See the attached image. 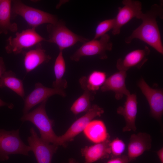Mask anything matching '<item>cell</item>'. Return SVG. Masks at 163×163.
Listing matches in <instances>:
<instances>
[{"mask_svg": "<svg viewBox=\"0 0 163 163\" xmlns=\"http://www.w3.org/2000/svg\"><path fill=\"white\" fill-rule=\"evenodd\" d=\"M158 17L161 19L163 18V3L161 1L160 5L155 4L149 10L145 13L142 12L140 14L138 19L142 20V24L125 38V43L129 44L133 39H138L163 55V46L156 21Z\"/></svg>", "mask_w": 163, "mask_h": 163, "instance_id": "6da1fadb", "label": "cell"}, {"mask_svg": "<svg viewBox=\"0 0 163 163\" xmlns=\"http://www.w3.org/2000/svg\"><path fill=\"white\" fill-rule=\"evenodd\" d=\"M47 101L46 100L42 102L33 111L24 114L21 120L23 122L30 121L36 126L43 141L59 146L58 136L55 134L53 128L54 121L49 117L46 112L45 106Z\"/></svg>", "mask_w": 163, "mask_h": 163, "instance_id": "7a4b0ae2", "label": "cell"}, {"mask_svg": "<svg viewBox=\"0 0 163 163\" xmlns=\"http://www.w3.org/2000/svg\"><path fill=\"white\" fill-rule=\"evenodd\" d=\"M49 34V39L46 41L56 44L59 50L71 47L78 42L84 43L89 40L77 35L66 26L65 22L58 20L52 24H48L46 26Z\"/></svg>", "mask_w": 163, "mask_h": 163, "instance_id": "3957f363", "label": "cell"}, {"mask_svg": "<svg viewBox=\"0 0 163 163\" xmlns=\"http://www.w3.org/2000/svg\"><path fill=\"white\" fill-rule=\"evenodd\" d=\"M31 148L25 144L19 135V129L7 131L0 129V161H7L12 154L29 155Z\"/></svg>", "mask_w": 163, "mask_h": 163, "instance_id": "277c9868", "label": "cell"}, {"mask_svg": "<svg viewBox=\"0 0 163 163\" xmlns=\"http://www.w3.org/2000/svg\"><path fill=\"white\" fill-rule=\"evenodd\" d=\"M11 15L22 17L32 27L36 28L44 24H52L58 20L54 15L27 5L19 0L13 1Z\"/></svg>", "mask_w": 163, "mask_h": 163, "instance_id": "5b68a950", "label": "cell"}, {"mask_svg": "<svg viewBox=\"0 0 163 163\" xmlns=\"http://www.w3.org/2000/svg\"><path fill=\"white\" fill-rule=\"evenodd\" d=\"M36 28L32 27L18 32L14 37L11 36L7 40L5 49L8 53H21L24 50L29 49L46 40L39 34Z\"/></svg>", "mask_w": 163, "mask_h": 163, "instance_id": "8992f818", "label": "cell"}, {"mask_svg": "<svg viewBox=\"0 0 163 163\" xmlns=\"http://www.w3.org/2000/svg\"><path fill=\"white\" fill-rule=\"evenodd\" d=\"M113 44L110 37L106 34L100 37L99 40L93 39L84 43L70 57L73 61L78 62L84 56L97 55L100 59H107V51L112 50Z\"/></svg>", "mask_w": 163, "mask_h": 163, "instance_id": "52a82bcc", "label": "cell"}, {"mask_svg": "<svg viewBox=\"0 0 163 163\" xmlns=\"http://www.w3.org/2000/svg\"><path fill=\"white\" fill-rule=\"evenodd\" d=\"M104 113V109L98 105L94 104L91 106L84 115L72 124L64 134L58 136V145H63L66 142L72 140L75 136L83 131L94 118L101 116Z\"/></svg>", "mask_w": 163, "mask_h": 163, "instance_id": "ba28073f", "label": "cell"}, {"mask_svg": "<svg viewBox=\"0 0 163 163\" xmlns=\"http://www.w3.org/2000/svg\"><path fill=\"white\" fill-rule=\"evenodd\" d=\"M30 131L31 135L27 137V141L37 163H51L58 146L43 141L33 127L30 128Z\"/></svg>", "mask_w": 163, "mask_h": 163, "instance_id": "9c48e42d", "label": "cell"}, {"mask_svg": "<svg viewBox=\"0 0 163 163\" xmlns=\"http://www.w3.org/2000/svg\"><path fill=\"white\" fill-rule=\"evenodd\" d=\"M137 85L148 103L150 115L160 121L163 113V91L151 87L142 78L138 81Z\"/></svg>", "mask_w": 163, "mask_h": 163, "instance_id": "30bf717a", "label": "cell"}, {"mask_svg": "<svg viewBox=\"0 0 163 163\" xmlns=\"http://www.w3.org/2000/svg\"><path fill=\"white\" fill-rule=\"evenodd\" d=\"M123 6L119 7L117 15L115 18V23L112 29V34L117 35L120 34L122 27L132 19L138 18L142 11V4L138 0H124L122 1Z\"/></svg>", "mask_w": 163, "mask_h": 163, "instance_id": "8fae6325", "label": "cell"}, {"mask_svg": "<svg viewBox=\"0 0 163 163\" xmlns=\"http://www.w3.org/2000/svg\"><path fill=\"white\" fill-rule=\"evenodd\" d=\"M34 89L24 100V114L29 112L34 106L54 95L58 94L62 97L66 95L64 90L47 87L40 82L36 83Z\"/></svg>", "mask_w": 163, "mask_h": 163, "instance_id": "7c38bea8", "label": "cell"}, {"mask_svg": "<svg viewBox=\"0 0 163 163\" xmlns=\"http://www.w3.org/2000/svg\"><path fill=\"white\" fill-rule=\"evenodd\" d=\"M150 52V49L146 46L143 49L133 50L118 59L116 67L119 70L126 72L133 67L140 69L148 60Z\"/></svg>", "mask_w": 163, "mask_h": 163, "instance_id": "4fadbf2b", "label": "cell"}, {"mask_svg": "<svg viewBox=\"0 0 163 163\" xmlns=\"http://www.w3.org/2000/svg\"><path fill=\"white\" fill-rule=\"evenodd\" d=\"M137 111L136 95L135 94H130L126 96L124 105L119 107L117 110L118 114L123 117L125 121V125L122 129L123 132L136 131V121Z\"/></svg>", "mask_w": 163, "mask_h": 163, "instance_id": "5bb4252c", "label": "cell"}, {"mask_svg": "<svg viewBox=\"0 0 163 163\" xmlns=\"http://www.w3.org/2000/svg\"><path fill=\"white\" fill-rule=\"evenodd\" d=\"M150 135L144 132L132 134L128 145L127 156L130 162L149 151L152 147Z\"/></svg>", "mask_w": 163, "mask_h": 163, "instance_id": "9a60e30c", "label": "cell"}, {"mask_svg": "<svg viewBox=\"0 0 163 163\" xmlns=\"http://www.w3.org/2000/svg\"><path fill=\"white\" fill-rule=\"evenodd\" d=\"M126 72L119 70L107 78L101 87L102 92L111 91L115 93L116 99L120 100L124 95L127 96L130 92L126 85Z\"/></svg>", "mask_w": 163, "mask_h": 163, "instance_id": "2e32d148", "label": "cell"}, {"mask_svg": "<svg viewBox=\"0 0 163 163\" xmlns=\"http://www.w3.org/2000/svg\"><path fill=\"white\" fill-rule=\"evenodd\" d=\"M109 139L102 142L86 146L81 151L85 163H93L100 160L108 158L110 155Z\"/></svg>", "mask_w": 163, "mask_h": 163, "instance_id": "e0dca14e", "label": "cell"}, {"mask_svg": "<svg viewBox=\"0 0 163 163\" xmlns=\"http://www.w3.org/2000/svg\"><path fill=\"white\" fill-rule=\"evenodd\" d=\"M51 58L42 48L40 43L38 44L35 48L25 53L24 65L26 72L29 73L41 64L49 62Z\"/></svg>", "mask_w": 163, "mask_h": 163, "instance_id": "ac0fdd59", "label": "cell"}, {"mask_svg": "<svg viewBox=\"0 0 163 163\" xmlns=\"http://www.w3.org/2000/svg\"><path fill=\"white\" fill-rule=\"evenodd\" d=\"M83 131L86 137L95 144L102 142L109 139L106 126L104 122L101 120H92Z\"/></svg>", "mask_w": 163, "mask_h": 163, "instance_id": "d6986e66", "label": "cell"}, {"mask_svg": "<svg viewBox=\"0 0 163 163\" xmlns=\"http://www.w3.org/2000/svg\"><path fill=\"white\" fill-rule=\"evenodd\" d=\"M11 2L10 0H0V34H7L8 31L15 32L18 27L15 23H11Z\"/></svg>", "mask_w": 163, "mask_h": 163, "instance_id": "ffe728a7", "label": "cell"}, {"mask_svg": "<svg viewBox=\"0 0 163 163\" xmlns=\"http://www.w3.org/2000/svg\"><path fill=\"white\" fill-rule=\"evenodd\" d=\"M107 79V74L104 72L95 70L88 76H83L80 78L79 82L84 91L96 93L104 85Z\"/></svg>", "mask_w": 163, "mask_h": 163, "instance_id": "44dd1931", "label": "cell"}, {"mask_svg": "<svg viewBox=\"0 0 163 163\" xmlns=\"http://www.w3.org/2000/svg\"><path fill=\"white\" fill-rule=\"evenodd\" d=\"M7 87L24 99L25 91L22 81L11 70L6 71L0 78V88Z\"/></svg>", "mask_w": 163, "mask_h": 163, "instance_id": "7402d4cb", "label": "cell"}, {"mask_svg": "<svg viewBox=\"0 0 163 163\" xmlns=\"http://www.w3.org/2000/svg\"><path fill=\"white\" fill-rule=\"evenodd\" d=\"M66 63L62 51L59 50L55 61L54 70L56 80L52 84L53 88L64 90L67 86V82L63 79L66 70Z\"/></svg>", "mask_w": 163, "mask_h": 163, "instance_id": "603a6c76", "label": "cell"}, {"mask_svg": "<svg viewBox=\"0 0 163 163\" xmlns=\"http://www.w3.org/2000/svg\"><path fill=\"white\" fill-rule=\"evenodd\" d=\"M84 91L83 93L74 102L70 107V110L75 115L87 112L91 107V102L94 99L96 93Z\"/></svg>", "mask_w": 163, "mask_h": 163, "instance_id": "cb8c5ba5", "label": "cell"}, {"mask_svg": "<svg viewBox=\"0 0 163 163\" xmlns=\"http://www.w3.org/2000/svg\"><path fill=\"white\" fill-rule=\"evenodd\" d=\"M115 23V18L105 20L100 22L96 27L94 39H97L112 30Z\"/></svg>", "mask_w": 163, "mask_h": 163, "instance_id": "d4e9b609", "label": "cell"}, {"mask_svg": "<svg viewBox=\"0 0 163 163\" xmlns=\"http://www.w3.org/2000/svg\"><path fill=\"white\" fill-rule=\"evenodd\" d=\"M109 146L111 157L122 155L126 148L124 142L118 138L110 141Z\"/></svg>", "mask_w": 163, "mask_h": 163, "instance_id": "484cf974", "label": "cell"}, {"mask_svg": "<svg viewBox=\"0 0 163 163\" xmlns=\"http://www.w3.org/2000/svg\"><path fill=\"white\" fill-rule=\"evenodd\" d=\"M129 161L127 155L111 157L105 163H129Z\"/></svg>", "mask_w": 163, "mask_h": 163, "instance_id": "4316f807", "label": "cell"}, {"mask_svg": "<svg viewBox=\"0 0 163 163\" xmlns=\"http://www.w3.org/2000/svg\"><path fill=\"white\" fill-rule=\"evenodd\" d=\"M6 71V69L3 59L0 57V78Z\"/></svg>", "mask_w": 163, "mask_h": 163, "instance_id": "83f0119b", "label": "cell"}, {"mask_svg": "<svg viewBox=\"0 0 163 163\" xmlns=\"http://www.w3.org/2000/svg\"><path fill=\"white\" fill-rule=\"evenodd\" d=\"M156 154L160 163H163V147H161L156 152Z\"/></svg>", "mask_w": 163, "mask_h": 163, "instance_id": "f1b7e54d", "label": "cell"}, {"mask_svg": "<svg viewBox=\"0 0 163 163\" xmlns=\"http://www.w3.org/2000/svg\"><path fill=\"white\" fill-rule=\"evenodd\" d=\"M7 106L9 108L12 109L13 108L14 105L11 103L5 102L0 98V107Z\"/></svg>", "mask_w": 163, "mask_h": 163, "instance_id": "f546056e", "label": "cell"}, {"mask_svg": "<svg viewBox=\"0 0 163 163\" xmlns=\"http://www.w3.org/2000/svg\"><path fill=\"white\" fill-rule=\"evenodd\" d=\"M68 163H78L76 161L73 159H70L69 160Z\"/></svg>", "mask_w": 163, "mask_h": 163, "instance_id": "4dcf8cb0", "label": "cell"}]
</instances>
